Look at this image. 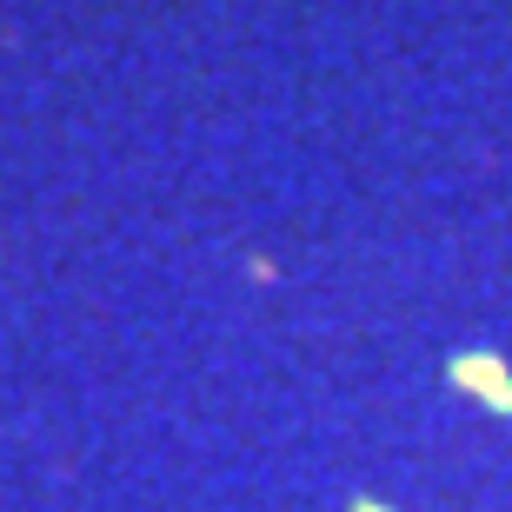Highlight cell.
<instances>
[{
  "label": "cell",
  "instance_id": "cell-1",
  "mask_svg": "<svg viewBox=\"0 0 512 512\" xmlns=\"http://www.w3.org/2000/svg\"><path fill=\"white\" fill-rule=\"evenodd\" d=\"M453 386H466L473 399H486V406L512 413V373L493 360V353H459V360H453Z\"/></svg>",
  "mask_w": 512,
  "mask_h": 512
},
{
  "label": "cell",
  "instance_id": "cell-2",
  "mask_svg": "<svg viewBox=\"0 0 512 512\" xmlns=\"http://www.w3.org/2000/svg\"><path fill=\"white\" fill-rule=\"evenodd\" d=\"M353 512H386V506H380V499H353Z\"/></svg>",
  "mask_w": 512,
  "mask_h": 512
}]
</instances>
